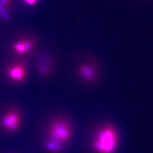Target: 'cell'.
Here are the masks:
<instances>
[{
    "label": "cell",
    "instance_id": "8992f818",
    "mask_svg": "<svg viewBox=\"0 0 153 153\" xmlns=\"http://www.w3.org/2000/svg\"><path fill=\"white\" fill-rule=\"evenodd\" d=\"M38 67L39 72L42 75H49L53 70V63L51 57L48 53L40 55L38 57Z\"/></svg>",
    "mask_w": 153,
    "mask_h": 153
},
{
    "label": "cell",
    "instance_id": "6da1fadb",
    "mask_svg": "<svg viewBox=\"0 0 153 153\" xmlns=\"http://www.w3.org/2000/svg\"><path fill=\"white\" fill-rule=\"evenodd\" d=\"M75 72L79 80L85 85H95L101 78V70L98 62L89 56L77 64Z\"/></svg>",
    "mask_w": 153,
    "mask_h": 153
},
{
    "label": "cell",
    "instance_id": "9c48e42d",
    "mask_svg": "<svg viewBox=\"0 0 153 153\" xmlns=\"http://www.w3.org/2000/svg\"><path fill=\"white\" fill-rule=\"evenodd\" d=\"M28 4H33L35 3L36 1H38V0H25Z\"/></svg>",
    "mask_w": 153,
    "mask_h": 153
},
{
    "label": "cell",
    "instance_id": "3957f363",
    "mask_svg": "<svg viewBox=\"0 0 153 153\" xmlns=\"http://www.w3.org/2000/svg\"><path fill=\"white\" fill-rule=\"evenodd\" d=\"M49 140L63 145L68 141L71 135V128L68 120L59 117L53 121L49 129Z\"/></svg>",
    "mask_w": 153,
    "mask_h": 153
},
{
    "label": "cell",
    "instance_id": "5b68a950",
    "mask_svg": "<svg viewBox=\"0 0 153 153\" xmlns=\"http://www.w3.org/2000/svg\"><path fill=\"white\" fill-rule=\"evenodd\" d=\"M7 74L9 78L13 81L22 82L26 77V68L22 63H16L8 68Z\"/></svg>",
    "mask_w": 153,
    "mask_h": 153
},
{
    "label": "cell",
    "instance_id": "277c9868",
    "mask_svg": "<svg viewBox=\"0 0 153 153\" xmlns=\"http://www.w3.org/2000/svg\"><path fill=\"white\" fill-rule=\"evenodd\" d=\"M20 121V116L16 110H11L7 113L2 118L1 124L4 128L8 130L16 129Z\"/></svg>",
    "mask_w": 153,
    "mask_h": 153
},
{
    "label": "cell",
    "instance_id": "52a82bcc",
    "mask_svg": "<svg viewBox=\"0 0 153 153\" xmlns=\"http://www.w3.org/2000/svg\"><path fill=\"white\" fill-rule=\"evenodd\" d=\"M33 47V42L32 41L24 39L14 43L12 48L14 52L18 55H24L30 52Z\"/></svg>",
    "mask_w": 153,
    "mask_h": 153
},
{
    "label": "cell",
    "instance_id": "ba28073f",
    "mask_svg": "<svg viewBox=\"0 0 153 153\" xmlns=\"http://www.w3.org/2000/svg\"><path fill=\"white\" fill-rule=\"evenodd\" d=\"M62 146L63 145L50 140L46 143L45 145L47 150L53 152H57L61 150Z\"/></svg>",
    "mask_w": 153,
    "mask_h": 153
},
{
    "label": "cell",
    "instance_id": "7a4b0ae2",
    "mask_svg": "<svg viewBox=\"0 0 153 153\" xmlns=\"http://www.w3.org/2000/svg\"><path fill=\"white\" fill-rule=\"evenodd\" d=\"M117 136L116 130L108 125L99 131L93 143L94 149L99 153H112L117 147Z\"/></svg>",
    "mask_w": 153,
    "mask_h": 153
}]
</instances>
